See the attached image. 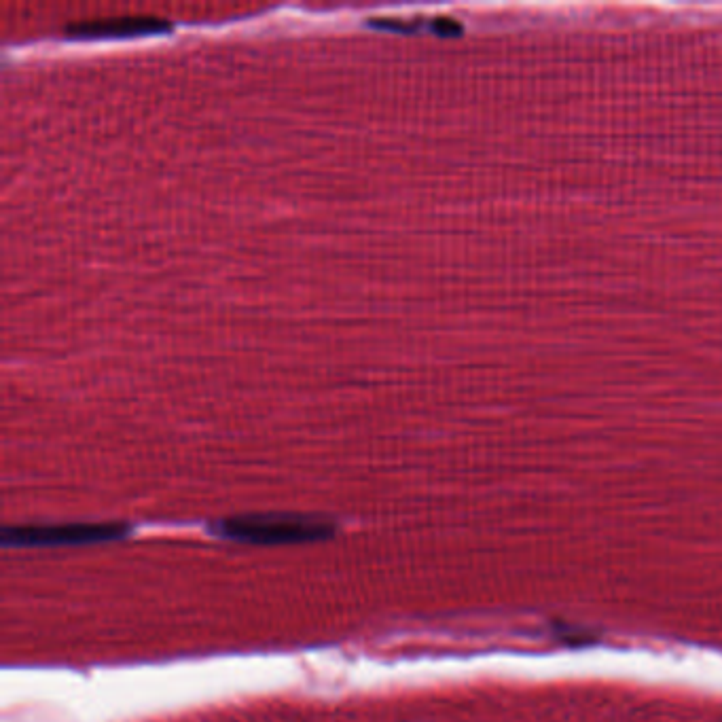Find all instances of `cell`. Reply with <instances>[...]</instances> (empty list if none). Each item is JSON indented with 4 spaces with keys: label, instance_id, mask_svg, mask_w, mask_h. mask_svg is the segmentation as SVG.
<instances>
[{
    "label": "cell",
    "instance_id": "3957f363",
    "mask_svg": "<svg viewBox=\"0 0 722 722\" xmlns=\"http://www.w3.org/2000/svg\"><path fill=\"white\" fill-rule=\"evenodd\" d=\"M170 24L155 20V17H121V20L106 22H87L68 26L66 34L72 39H117V36H138V34H155L168 30Z\"/></svg>",
    "mask_w": 722,
    "mask_h": 722
},
{
    "label": "cell",
    "instance_id": "7a4b0ae2",
    "mask_svg": "<svg viewBox=\"0 0 722 722\" xmlns=\"http://www.w3.org/2000/svg\"><path fill=\"white\" fill-rule=\"evenodd\" d=\"M128 534L121 523H58V526H15L3 530V547H79L117 540Z\"/></svg>",
    "mask_w": 722,
    "mask_h": 722
},
{
    "label": "cell",
    "instance_id": "6da1fadb",
    "mask_svg": "<svg viewBox=\"0 0 722 722\" xmlns=\"http://www.w3.org/2000/svg\"><path fill=\"white\" fill-rule=\"evenodd\" d=\"M212 534L248 545H297L333 536V523L305 515H246L219 521Z\"/></svg>",
    "mask_w": 722,
    "mask_h": 722
}]
</instances>
